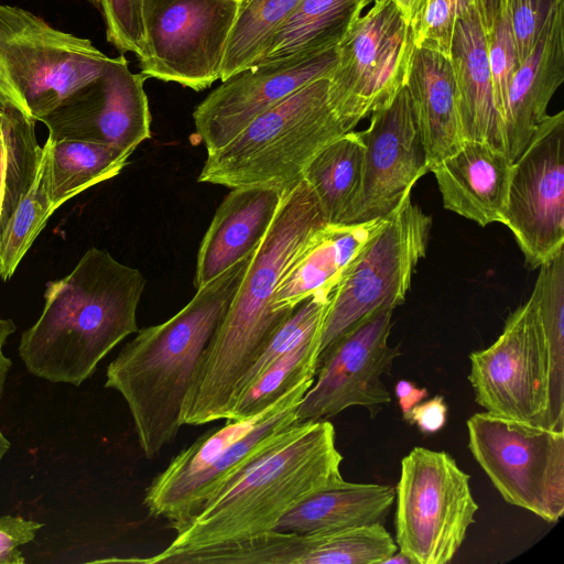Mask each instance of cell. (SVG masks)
<instances>
[{"label": "cell", "instance_id": "cell-36", "mask_svg": "<svg viewBox=\"0 0 564 564\" xmlns=\"http://www.w3.org/2000/svg\"><path fill=\"white\" fill-rule=\"evenodd\" d=\"M479 9V0H429L414 31V45L449 57L456 23Z\"/></svg>", "mask_w": 564, "mask_h": 564}, {"label": "cell", "instance_id": "cell-18", "mask_svg": "<svg viewBox=\"0 0 564 564\" xmlns=\"http://www.w3.org/2000/svg\"><path fill=\"white\" fill-rule=\"evenodd\" d=\"M364 175L357 221L389 215L429 172L405 86L393 100L370 113L366 130Z\"/></svg>", "mask_w": 564, "mask_h": 564}, {"label": "cell", "instance_id": "cell-1", "mask_svg": "<svg viewBox=\"0 0 564 564\" xmlns=\"http://www.w3.org/2000/svg\"><path fill=\"white\" fill-rule=\"evenodd\" d=\"M326 225L317 198L304 178L284 193L203 352L182 406L183 425L198 426L229 417L242 378L294 311L273 308L281 279Z\"/></svg>", "mask_w": 564, "mask_h": 564}, {"label": "cell", "instance_id": "cell-19", "mask_svg": "<svg viewBox=\"0 0 564 564\" xmlns=\"http://www.w3.org/2000/svg\"><path fill=\"white\" fill-rule=\"evenodd\" d=\"M513 161L508 153L481 141H464L451 155L430 167L443 206L485 227L505 224Z\"/></svg>", "mask_w": 564, "mask_h": 564}, {"label": "cell", "instance_id": "cell-22", "mask_svg": "<svg viewBox=\"0 0 564 564\" xmlns=\"http://www.w3.org/2000/svg\"><path fill=\"white\" fill-rule=\"evenodd\" d=\"M448 58L464 141L487 142L506 151L479 9L456 23Z\"/></svg>", "mask_w": 564, "mask_h": 564}, {"label": "cell", "instance_id": "cell-2", "mask_svg": "<svg viewBox=\"0 0 564 564\" xmlns=\"http://www.w3.org/2000/svg\"><path fill=\"white\" fill-rule=\"evenodd\" d=\"M327 420L297 422L292 433L208 499L186 521L171 527L173 541L147 564H177L197 551L272 531L308 497L340 484L343 456Z\"/></svg>", "mask_w": 564, "mask_h": 564}, {"label": "cell", "instance_id": "cell-5", "mask_svg": "<svg viewBox=\"0 0 564 564\" xmlns=\"http://www.w3.org/2000/svg\"><path fill=\"white\" fill-rule=\"evenodd\" d=\"M328 100V77L316 79L257 117L235 139L207 153L199 183L269 187L285 193L311 161L351 131Z\"/></svg>", "mask_w": 564, "mask_h": 564}, {"label": "cell", "instance_id": "cell-32", "mask_svg": "<svg viewBox=\"0 0 564 564\" xmlns=\"http://www.w3.org/2000/svg\"><path fill=\"white\" fill-rule=\"evenodd\" d=\"M324 322L312 326L235 402L227 420L257 415L304 380L314 379Z\"/></svg>", "mask_w": 564, "mask_h": 564}, {"label": "cell", "instance_id": "cell-42", "mask_svg": "<svg viewBox=\"0 0 564 564\" xmlns=\"http://www.w3.org/2000/svg\"><path fill=\"white\" fill-rule=\"evenodd\" d=\"M15 332L12 319L0 317V400L3 393L7 376L11 368V360L3 354V346L11 334Z\"/></svg>", "mask_w": 564, "mask_h": 564}, {"label": "cell", "instance_id": "cell-10", "mask_svg": "<svg viewBox=\"0 0 564 564\" xmlns=\"http://www.w3.org/2000/svg\"><path fill=\"white\" fill-rule=\"evenodd\" d=\"M468 447L506 502L549 523L564 513V431L488 412L467 420Z\"/></svg>", "mask_w": 564, "mask_h": 564}, {"label": "cell", "instance_id": "cell-30", "mask_svg": "<svg viewBox=\"0 0 564 564\" xmlns=\"http://www.w3.org/2000/svg\"><path fill=\"white\" fill-rule=\"evenodd\" d=\"M398 546L382 523L313 532H291L285 544L292 564H382Z\"/></svg>", "mask_w": 564, "mask_h": 564}, {"label": "cell", "instance_id": "cell-8", "mask_svg": "<svg viewBox=\"0 0 564 564\" xmlns=\"http://www.w3.org/2000/svg\"><path fill=\"white\" fill-rule=\"evenodd\" d=\"M470 476L444 451L416 446L401 460L395 544L412 564H446L475 523Z\"/></svg>", "mask_w": 564, "mask_h": 564}, {"label": "cell", "instance_id": "cell-48", "mask_svg": "<svg viewBox=\"0 0 564 564\" xmlns=\"http://www.w3.org/2000/svg\"><path fill=\"white\" fill-rule=\"evenodd\" d=\"M376 0H361L365 9H367L372 2H375Z\"/></svg>", "mask_w": 564, "mask_h": 564}, {"label": "cell", "instance_id": "cell-14", "mask_svg": "<svg viewBox=\"0 0 564 564\" xmlns=\"http://www.w3.org/2000/svg\"><path fill=\"white\" fill-rule=\"evenodd\" d=\"M531 270L564 250V111L546 115L512 166L505 224Z\"/></svg>", "mask_w": 564, "mask_h": 564}, {"label": "cell", "instance_id": "cell-38", "mask_svg": "<svg viewBox=\"0 0 564 564\" xmlns=\"http://www.w3.org/2000/svg\"><path fill=\"white\" fill-rule=\"evenodd\" d=\"M561 0H505L520 64L536 45L551 14Z\"/></svg>", "mask_w": 564, "mask_h": 564}, {"label": "cell", "instance_id": "cell-24", "mask_svg": "<svg viewBox=\"0 0 564 564\" xmlns=\"http://www.w3.org/2000/svg\"><path fill=\"white\" fill-rule=\"evenodd\" d=\"M382 218L324 226L281 279L273 308L293 311L319 290L335 288L350 262L386 223Z\"/></svg>", "mask_w": 564, "mask_h": 564}, {"label": "cell", "instance_id": "cell-44", "mask_svg": "<svg viewBox=\"0 0 564 564\" xmlns=\"http://www.w3.org/2000/svg\"><path fill=\"white\" fill-rule=\"evenodd\" d=\"M505 0H479V13L487 33Z\"/></svg>", "mask_w": 564, "mask_h": 564}, {"label": "cell", "instance_id": "cell-39", "mask_svg": "<svg viewBox=\"0 0 564 564\" xmlns=\"http://www.w3.org/2000/svg\"><path fill=\"white\" fill-rule=\"evenodd\" d=\"M42 523L20 516L0 517V554L12 553L35 539Z\"/></svg>", "mask_w": 564, "mask_h": 564}, {"label": "cell", "instance_id": "cell-41", "mask_svg": "<svg viewBox=\"0 0 564 564\" xmlns=\"http://www.w3.org/2000/svg\"><path fill=\"white\" fill-rule=\"evenodd\" d=\"M394 392L398 398V402L404 420H406L412 408L429 395V392L425 388H417L415 384L408 380L398 381L394 387Z\"/></svg>", "mask_w": 564, "mask_h": 564}, {"label": "cell", "instance_id": "cell-28", "mask_svg": "<svg viewBox=\"0 0 564 564\" xmlns=\"http://www.w3.org/2000/svg\"><path fill=\"white\" fill-rule=\"evenodd\" d=\"M531 292L549 358L546 427L564 431V250L541 264Z\"/></svg>", "mask_w": 564, "mask_h": 564}, {"label": "cell", "instance_id": "cell-29", "mask_svg": "<svg viewBox=\"0 0 564 564\" xmlns=\"http://www.w3.org/2000/svg\"><path fill=\"white\" fill-rule=\"evenodd\" d=\"M50 144V195L56 210L89 187L118 175L132 152L111 145L47 138Z\"/></svg>", "mask_w": 564, "mask_h": 564}, {"label": "cell", "instance_id": "cell-33", "mask_svg": "<svg viewBox=\"0 0 564 564\" xmlns=\"http://www.w3.org/2000/svg\"><path fill=\"white\" fill-rule=\"evenodd\" d=\"M301 0H239L220 68V79L257 64L272 35Z\"/></svg>", "mask_w": 564, "mask_h": 564}, {"label": "cell", "instance_id": "cell-17", "mask_svg": "<svg viewBox=\"0 0 564 564\" xmlns=\"http://www.w3.org/2000/svg\"><path fill=\"white\" fill-rule=\"evenodd\" d=\"M335 64L336 47L256 64L223 80L193 112L196 134L207 153L229 143L257 117L301 87L329 77Z\"/></svg>", "mask_w": 564, "mask_h": 564}, {"label": "cell", "instance_id": "cell-26", "mask_svg": "<svg viewBox=\"0 0 564 564\" xmlns=\"http://www.w3.org/2000/svg\"><path fill=\"white\" fill-rule=\"evenodd\" d=\"M365 142L348 131L323 149L306 167V181L330 225L357 221L364 175Z\"/></svg>", "mask_w": 564, "mask_h": 564}, {"label": "cell", "instance_id": "cell-27", "mask_svg": "<svg viewBox=\"0 0 564 564\" xmlns=\"http://www.w3.org/2000/svg\"><path fill=\"white\" fill-rule=\"evenodd\" d=\"M364 10L361 0H301L272 35L257 64L336 47L350 22Z\"/></svg>", "mask_w": 564, "mask_h": 564}, {"label": "cell", "instance_id": "cell-3", "mask_svg": "<svg viewBox=\"0 0 564 564\" xmlns=\"http://www.w3.org/2000/svg\"><path fill=\"white\" fill-rule=\"evenodd\" d=\"M147 280L140 270L90 248L66 276L48 282L39 319L20 339L28 371L80 386L126 337L139 330L137 310Z\"/></svg>", "mask_w": 564, "mask_h": 564}, {"label": "cell", "instance_id": "cell-46", "mask_svg": "<svg viewBox=\"0 0 564 564\" xmlns=\"http://www.w3.org/2000/svg\"><path fill=\"white\" fill-rule=\"evenodd\" d=\"M390 563H395V564H412L411 560L404 555L402 552H394L391 556H389L388 558H386L382 564H390Z\"/></svg>", "mask_w": 564, "mask_h": 564}, {"label": "cell", "instance_id": "cell-6", "mask_svg": "<svg viewBox=\"0 0 564 564\" xmlns=\"http://www.w3.org/2000/svg\"><path fill=\"white\" fill-rule=\"evenodd\" d=\"M313 382L302 381L254 416L226 420L182 449L148 486V513L166 519L171 527L186 521L292 433L296 409Z\"/></svg>", "mask_w": 564, "mask_h": 564}, {"label": "cell", "instance_id": "cell-35", "mask_svg": "<svg viewBox=\"0 0 564 564\" xmlns=\"http://www.w3.org/2000/svg\"><path fill=\"white\" fill-rule=\"evenodd\" d=\"M486 39L494 99L503 127L510 85L520 66L505 2L486 33Z\"/></svg>", "mask_w": 564, "mask_h": 564}, {"label": "cell", "instance_id": "cell-15", "mask_svg": "<svg viewBox=\"0 0 564 564\" xmlns=\"http://www.w3.org/2000/svg\"><path fill=\"white\" fill-rule=\"evenodd\" d=\"M393 311H376L319 354L314 382L296 409L297 422L327 420L356 405L373 412L391 402L382 376L400 355L388 343Z\"/></svg>", "mask_w": 564, "mask_h": 564}, {"label": "cell", "instance_id": "cell-34", "mask_svg": "<svg viewBox=\"0 0 564 564\" xmlns=\"http://www.w3.org/2000/svg\"><path fill=\"white\" fill-rule=\"evenodd\" d=\"M55 210L50 195V144L42 147L32 185L0 231V279L8 281Z\"/></svg>", "mask_w": 564, "mask_h": 564}, {"label": "cell", "instance_id": "cell-31", "mask_svg": "<svg viewBox=\"0 0 564 564\" xmlns=\"http://www.w3.org/2000/svg\"><path fill=\"white\" fill-rule=\"evenodd\" d=\"M41 156L35 121L4 104L0 120V231L32 185Z\"/></svg>", "mask_w": 564, "mask_h": 564}, {"label": "cell", "instance_id": "cell-47", "mask_svg": "<svg viewBox=\"0 0 564 564\" xmlns=\"http://www.w3.org/2000/svg\"><path fill=\"white\" fill-rule=\"evenodd\" d=\"M9 448H10V442L7 440V437L0 431V463L3 458V456L9 451Z\"/></svg>", "mask_w": 564, "mask_h": 564}, {"label": "cell", "instance_id": "cell-7", "mask_svg": "<svg viewBox=\"0 0 564 564\" xmlns=\"http://www.w3.org/2000/svg\"><path fill=\"white\" fill-rule=\"evenodd\" d=\"M109 58L89 40L0 3V101L35 122L96 79Z\"/></svg>", "mask_w": 564, "mask_h": 564}, {"label": "cell", "instance_id": "cell-23", "mask_svg": "<svg viewBox=\"0 0 564 564\" xmlns=\"http://www.w3.org/2000/svg\"><path fill=\"white\" fill-rule=\"evenodd\" d=\"M405 88L430 171L464 142L449 58L415 47Z\"/></svg>", "mask_w": 564, "mask_h": 564}, {"label": "cell", "instance_id": "cell-16", "mask_svg": "<svg viewBox=\"0 0 564 564\" xmlns=\"http://www.w3.org/2000/svg\"><path fill=\"white\" fill-rule=\"evenodd\" d=\"M142 73L123 54L109 58L101 74L68 96L40 122L48 139L102 143L133 153L151 138V112Z\"/></svg>", "mask_w": 564, "mask_h": 564}, {"label": "cell", "instance_id": "cell-12", "mask_svg": "<svg viewBox=\"0 0 564 564\" xmlns=\"http://www.w3.org/2000/svg\"><path fill=\"white\" fill-rule=\"evenodd\" d=\"M239 0H142L141 73L195 91L220 79Z\"/></svg>", "mask_w": 564, "mask_h": 564}, {"label": "cell", "instance_id": "cell-4", "mask_svg": "<svg viewBox=\"0 0 564 564\" xmlns=\"http://www.w3.org/2000/svg\"><path fill=\"white\" fill-rule=\"evenodd\" d=\"M251 254L196 290L193 299L171 318L138 330L108 365L105 386L126 401L145 457H156L174 442L183 425L182 406L203 352Z\"/></svg>", "mask_w": 564, "mask_h": 564}, {"label": "cell", "instance_id": "cell-25", "mask_svg": "<svg viewBox=\"0 0 564 564\" xmlns=\"http://www.w3.org/2000/svg\"><path fill=\"white\" fill-rule=\"evenodd\" d=\"M395 500L389 485L343 480L293 508L274 530L313 533L382 523Z\"/></svg>", "mask_w": 564, "mask_h": 564}, {"label": "cell", "instance_id": "cell-37", "mask_svg": "<svg viewBox=\"0 0 564 564\" xmlns=\"http://www.w3.org/2000/svg\"><path fill=\"white\" fill-rule=\"evenodd\" d=\"M101 14L107 41L121 54L143 53L142 0H88Z\"/></svg>", "mask_w": 564, "mask_h": 564}, {"label": "cell", "instance_id": "cell-13", "mask_svg": "<svg viewBox=\"0 0 564 564\" xmlns=\"http://www.w3.org/2000/svg\"><path fill=\"white\" fill-rule=\"evenodd\" d=\"M469 360L475 401L486 412L546 426L549 358L530 297L508 316L499 337Z\"/></svg>", "mask_w": 564, "mask_h": 564}, {"label": "cell", "instance_id": "cell-21", "mask_svg": "<svg viewBox=\"0 0 564 564\" xmlns=\"http://www.w3.org/2000/svg\"><path fill=\"white\" fill-rule=\"evenodd\" d=\"M283 195L269 187L231 188L202 239L194 276L196 290L254 251L271 226Z\"/></svg>", "mask_w": 564, "mask_h": 564}, {"label": "cell", "instance_id": "cell-20", "mask_svg": "<svg viewBox=\"0 0 564 564\" xmlns=\"http://www.w3.org/2000/svg\"><path fill=\"white\" fill-rule=\"evenodd\" d=\"M564 80V0L552 14L531 54L520 64L510 85L503 138L514 162L546 117L549 104Z\"/></svg>", "mask_w": 564, "mask_h": 564}, {"label": "cell", "instance_id": "cell-49", "mask_svg": "<svg viewBox=\"0 0 564 564\" xmlns=\"http://www.w3.org/2000/svg\"><path fill=\"white\" fill-rule=\"evenodd\" d=\"M3 107H4V104L0 101V120H1L2 111H3Z\"/></svg>", "mask_w": 564, "mask_h": 564}, {"label": "cell", "instance_id": "cell-45", "mask_svg": "<svg viewBox=\"0 0 564 564\" xmlns=\"http://www.w3.org/2000/svg\"><path fill=\"white\" fill-rule=\"evenodd\" d=\"M25 560L19 550L8 554H0V564H23Z\"/></svg>", "mask_w": 564, "mask_h": 564}, {"label": "cell", "instance_id": "cell-43", "mask_svg": "<svg viewBox=\"0 0 564 564\" xmlns=\"http://www.w3.org/2000/svg\"><path fill=\"white\" fill-rule=\"evenodd\" d=\"M400 7L406 22L413 29L417 28L429 0H394Z\"/></svg>", "mask_w": 564, "mask_h": 564}, {"label": "cell", "instance_id": "cell-9", "mask_svg": "<svg viewBox=\"0 0 564 564\" xmlns=\"http://www.w3.org/2000/svg\"><path fill=\"white\" fill-rule=\"evenodd\" d=\"M431 229L432 218L412 202L411 193L387 215L333 291L319 354L376 311L403 303L426 254Z\"/></svg>", "mask_w": 564, "mask_h": 564}, {"label": "cell", "instance_id": "cell-40", "mask_svg": "<svg viewBox=\"0 0 564 564\" xmlns=\"http://www.w3.org/2000/svg\"><path fill=\"white\" fill-rule=\"evenodd\" d=\"M447 405L442 395H435L427 401H421L412 408L406 421L415 424L422 433L438 432L446 423Z\"/></svg>", "mask_w": 564, "mask_h": 564}, {"label": "cell", "instance_id": "cell-11", "mask_svg": "<svg viewBox=\"0 0 564 564\" xmlns=\"http://www.w3.org/2000/svg\"><path fill=\"white\" fill-rule=\"evenodd\" d=\"M354 18L336 45L328 100L352 130L405 86L414 32L394 0H376Z\"/></svg>", "mask_w": 564, "mask_h": 564}]
</instances>
